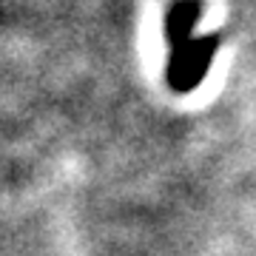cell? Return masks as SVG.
<instances>
[{"label":"cell","instance_id":"2","mask_svg":"<svg viewBox=\"0 0 256 256\" xmlns=\"http://www.w3.org/2000/svg\"><path fill=\"white\" fill-rule=\"evenodd\" d=\"M200 18H202L200 0H176L165 14V26H162L168 48H180L188 40H194V28H196Z\"/></svg>","mask_w":256,"mask_h":256},{"label":"cell","instance_id":"1","mask_svg":"<svg viewBox=\"0 0 256 256\" xmlns=\"http://www.w3.org/2000/svg\"><path fill=\"white\" fill-rule=\"evenodd\" d=\"M216 48H220V34L194 37L185 46L171 48L168 66H165V82H168V88H174L180 94L194 92L205 80L208 68L214 66Z\"/></svg>","mask_w":256,"mask_h":256}]
</instances>
